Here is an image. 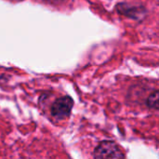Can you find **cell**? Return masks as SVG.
I'll list each match as a JSON object with an SVG mask.
<instances>
[{"label": "cell", "instance_id": "obj_2", "mask_svg": "<svg viewBox=\"0 0 159 159\" xmlns=\"http://www.w3.org/2000/svg\"><path fill=\"white\" fill-rule=\"evenodd\" d=\"M116 10L119 15L134 20H141L147 14V9L145 8V7L124 2L118 3L116 6Z\"/></svg>", "mask_w": 159, "mask_h": 159}, {"label": "cell", "instance_id": "obj_3", "mask_svg": "<svg viewBox=\"0 0 159 159\" xmlns=\"http://www.w3.org/2000/svg\"><path fill=\"white\" fill-rule=\"evenodd\" d=\"M74 106V101L70 96H63L57 99L50 109L51 116L57 119H64L68 117Z\"/></svg>", "mask_w": 159, "mask_h": 159}, {"label": "cell", "instance_id": "obj_1", "mask_svg": "<svg viewBox=\"0 0 159 159\" xmlns=\"http://www.w3.org/2000/svg\"><path fill=\"white\" fill-rule=\"evenodd\" d=\"M93 159H126L123 149L113 141L101 142L93 152Z\"/></svg>", "mask_w": 159, "mask_h": 159}, {"label": "cell", "instance_id": "obj_4", "mask_svg": "<svg viewBox=\"0 0 159 159\" xmlns=\"http://www.w3.org/2000/svg\"><path fill=\"white\" fill-rule=\"evenodd\" d=\"M147 105L152 109L159 111V89L150 94L147 99Z\"/></svg>", "mask_w": 159, "mask_h": 159}, {"label": "cell", "instance_id": "obj_5", "mask_svg": "<svg viewBox=\"0 0 159 159\" xmlns=\"http://www.w3.org/2000/svg\"><path fill=\"white\" fill-rule=\"evenodd\" d=\"M37 1L46 5H49V6H60V5L66 3L69 0H37Z\"/></svg>", "mask_w": 159, "mask_h": 159}, {"label": "cell", "instance_id": "obj_6", "mask_svg": "<svg viewBox=\"0 0 159 159\" xmlns=\"http://www.w3.org/2000/svg\"><path fill=\"white\" fill-rule=\"evenodd\" d=\"M11 2H20V1H24V0H9Z\"/></svg>", "mask_w": 159, "mask_h": 159}]
</instances>
